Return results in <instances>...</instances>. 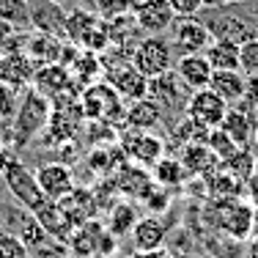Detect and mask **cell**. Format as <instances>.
I'll list each match as a JSON object with an SVG mask.
<instances>
[{"mask_svg":"<svg viewBox=\"0 0 258 258\" xmlns=\"http://www.w3.org/2000/svg\"><path fill=\"white\" fill-rule=\"evenodd\" d=\"M50 113H52L50 99L41 96L33 85L22 91L14 124H11V143H14V151H25L30 146V140L44 132L47 121H50Z\"/></svg>","mask_w":258,"mask_h":258,"instance_id":"cell-1","label":"cell"},{"mask_svg":"<svg viewBox=\"0 0 258 258\" xmlns=\"http://www.w3.org/2000/svg\"><path fill=\"white\" fill-rule=\"evenodd\" d=\"M126 258H173V255L165 247H159V250H132Z\"/></svg>","mask_w":258,"mask_h":258,"instance_id":"cell-36","label":"cell"},{"mask_svg":"<svg viewBox=\"0 0 258 258\" xmlns=\"http://www.w3.org/2000/svg\"><path fill=\"white\" fill-rule=\"evenodd\" d=\"M170 189H165V187H157L154 184V189H151L149 195L143 198V204L146 209H149V214H154V217H159L162 212H168V206H170Z\"/></svg>","mask_w":258,"mask_h":258,"instance_id":"cell-34","label":"cell"},{"mask_svg":"<svg viewBox=\"0 0 258 258\" xmlns=\"http://www.w3.org/2000/svg\"><path fill=\"white\" fill-rule=\"evenodd\" d=\"M204 3V9H212V11H217V9H225V6L231 3V0H201Z\"/></svg>","mask_w":258,"mask_h":258,"instance_id":"cell-39","label":"cell"},{"mask_svg":"<svg viewBox=\"0 0 258 258\" xmlns=\"http://www.w3.org/2000/svg\"><path fill=\"white\" fill-rule=\"evenodd\" d=\"M253 140H255V146H258V124H255V138Z\"/></svg>","mask_w":258,"mask_h":258,"instance_id":"cell-43","label":"cell"},{"mask_svg":"<svg viewBox=\"0 0 258 258\" xmlns=\"http://www.w3.org/2000/svg\"><path fill=\"white\" fill-rule=\"evenodd\" d=\"M132 66L146 77H159L165 72H173L176 52L168 36H143L132 52Z\"/></svg>","mask_w":258,"mask_h":258,"instance_id":"cell-2","label":"cell"},{"mask_svg":"<svg viewBox=\"0 0 258 258\" xmlns=\"http://www.w3.org/2000/svg\"><path fill=\"white\" fill-rule=\"evenodd\" d=\"M173 72L179 75V80L187 85L189 91L209 88L212 75H214L212 63H209V58H206L204 52H201V55H181V58H176Z\"/></svg>","mask_w":258,"mask_h":258,"instance_id":"cell-15","label":"cell"},{"mask_svg":"<svg viewBox=\"0 0 258 258\" xmlns=\"http://www.w3.org/2000/svg\"><path fill=\"white\" fill-rule=\"evenodd\" d=\"M138 209H135L129 201H118L113 209H110V214H107V223H104V228H107L110 233H113L115 239H121V236H129L135 228V223H138Z\"/></svg>","mask_w":258,"mask_h":258,"instance_id":"cell-26","label":"cell"},{"mask_svg":"<svg viewBox=\"0 0 258 258\" xmlns=\"http://www.w3.org/2000/svg\"><path fill=\"white\" fill-rule=\"evenodd\" d=\"M189 94H192V91L181 83L176 72H165V75L149 80V99L159 104L162 115L165 113H173V110H176V113H184Z\"/></svg>","mask_w":258,"mask_h":258,"instance_id":"cell-6","label":"cell"},{"mask_svg":"<svg viewBox=\"0 0 258 258\" xmlns=\"http://www.w3.org/2000/svg\"><path fill=\"white\" fill-rule=\"evenodd\" d=\"M118 143H121L124 157H129L135 165L149 168V170H151V165L165 157V140L157 138V135H151V132H140V129L129 126V132L121 135Z\"/></svg>","mask_w":258,"mask_h":258,"instance_id":"cell-7","label":"cell"},{"mask_svg":"<svg viewBox=\"0 0 258 258\" xmlns=\"http://www.w3.org/2000/svg\"><path fill=\"white\" fill-rule=\"evenodd\" d=\"M209 88H212L214 94L220 96V99H225L228 104L242 102L244 91H247V75H244L242 69L214 72V75H212V83H209Z\"/></svg>","mask_w":258,"mask_h":258,"instance_id":"cell-21","label":"cell"},{"mask_svg":"<svg viewBox=\"0 0 258 258\" xmlns=\"http://www.w3.org/2000/svg\"><path fill=\"white\" fill-rule=\"evenodd\" d=\"M231 104L225 99H220L212 88H201L192 91L187 99V107H184V115L192 118L195 124H201L204 129H217L223 124V118L228 115Z\"/></svg>","mask_w":258,"mask_h":258,"instance_id":"cell-4","label":"cell"},{"mask_svg":"<svg viewBox=\"0 0 258 258\" xmlns=\"http://www.w3.org/2000/svg\"><path fill=\"white\" fill-rule=\"evenodd\" d=\"M102 17L96 14V11H85V9H72L69 14H66L63 20V36L66 41H72V44L83 47V41L88 39L91 33H94L96 28L102 25Z\"/></svg>","mask_w":258,"mask_h":258,"instance_id":"cell-20","label":"cell"},{"mask_svg":"<svg viewBox=\"0 0 258 258\" xmlns=\"http://www.w3.org/2000/svg\"><path fill=\"white\" fill-rule=\"evenodd\" d=\"M30 85H33L41 96H47V99L52 102V99H58L60 94L72 91L77 83L72 80V72L66 69L63 63H47V66H39V69H36V77Z\"/></svg>","mask_w":258,"mask_h":258,"instance_id":"cell-14","label":"cell"},{"mask_svg":"<svg viewBox=\"0 0 258 258\" xmlns=\"http://www.w3.org/2000/svg\"><path fill=\"white\" fill-rule=\"evenodd\" d=\"M17 107H20V91H14V88L0 83V124L3 126L14 124Z\"/></svg>","mask_w":258,"mask_h":258,"instance_id":"cell-30","label":"cell"},{"mask_svg":"<svg viewBox=\"0 0 258 258\" xmlns=\"http://www.w3.org/2000/svg\"><path fill=\"white\" fill-rule=\"evenodd\" d=\"M247 195H250V201L258 198V157H255V168H253V173H250V179H247Z\"/></svg>","mask_w":258,"mask_h":258,"instance_id":"cell-38","label":"cell"},{"mask_svg":"<svg viewBox=\"0 0 258 258\" xmlns=\"http://www.w3.org/2000/svg\"><path fill=\"white\" fill-rule=\"evenodd\" d=\"M115 192L124 195V198H135V201H143L146 195L154 189V179H151V170L149 168H140V165H121L115 170Z\"/></svg>","mask_w":258,"mask_h":258,"instance_id":"cell-13","label":"cell"},{"mask_svg":"<svg viewBox=\"0 0 258 258\" xmlns=\"http://www.w3.org/2000/svg\"><path fill=\"white\" fill-rule=\"evenodd\" d=\"M33 173H36V181H39L41 192L50 201H55V204L77 187L75 170H72L69 162H44L39 168H33Z\"/></svg>","mask_w":258,"mask_h":258,"instance_id":"cell-9","label":"cell"},{"mask_svg":"<svg viewBox=\"0 0 258 258\" xmlns=\"http://www.w3.org/2000/svg\"><path fill=\"white\" fill-rule=\"evenodd\" d=\"M47 3H55V6H60V3H63V0H47Z\"/></svg>","mask_w":258,"mask_h":258,"instance_id":"cell-42","label":"cell"},{"mask_svg":"<svg viewBox=\"0 0 258 258\" xmlns=\"http://www.w3.org/2000/svg\"><path fill=\"white\" fill-rule=\"evenodd\" d=\"M129 239H132V250H159L165 247V239H168V225L154 214H149L135 223Z\"/></svg>","mask_w":258,"mask_h":258,"instance_id":"cell-16","label":"cell"},{"mask_svg":"<svg viewBox=\"0 0 258 258\" xmlns=\"http://www.w3.org/2000/svg\"><path fill=\"white\" fill-rule=\"evenodd\" d=\"M0 258H30V250L17 233L0 231Z\"/></svg>","mask_w":258,"mask_h":258,"instance_id":"cell-31","label":"cell"},{"mask_svg":"<svg viewBox=\"0 0 258 258\" xmlns=\"http://www.w3.org/2000/svg\"><path fill=\"white\" fill-rule=\"evenodd\" d=\"M247 258H258V236H253V242H250V250H247Z\"/></svg>","mask_w":258,"mask_h":258,"instance_id":"cell-40","label":"cell"},{"mask_svg":"<svg viewBox=\"0 0 258 258\" xmlns=\"http://www.w3.org/2000/svg\"><path fill=\"white\" fill-rule=\"evenodd\" d=\"M255 209L253 204L233 198V201H220L217 206V225L225 231L231 239H250L255 231Z\"/></svg>","mask_w":258,"mask_h":258,"instance_id":"cell-5","label":"cell"},{"mask_svg":"<svg viewBox=\"0 0 258 258\" xmlns=\"http://www.w3.org/2000/svg\"><path fill=\"white\" fill-rule=\"evenodd\" d=\"M162 118L165 115H162V110H159V104L146 96V99H138V102L126 104L124 124L132 126V129H140V132H151L154 126L162 124Z\"/></svg>","mask_w":258,"mask_h":258,"instance_id":"cell-22","label":"cell"},{"mask_svg":"<svg viewBox=\"0 0 258 258\" xmlns=\"http://www.w3.org/2000/svg\"><path fill=\"white\" fill-rule=\"evenodd\" d=\"M220 168L228 170L233 179H239L242 184H247L250 173H253V168H255V157L250 154V149H239L233 157H228L225 162H220Z\"/></svg>","mask_w":258,"mask_h":258,"instance_id":"cell-27","label":"cell"},{"mask_svg":"<svg viewBox=\"0 0 258 258\" xmlns=\"http://www.w3.org/2000/svg\"><path fill=\"white\" fill-rule=\"evenodd\" d=\"M58 209H60V214H63V220L72 225V231H75L77 225H83V223H88V220L96 217L99 201H96V195L91 192V189L75 187L69 195H63V198L58 201Z\"/></svg>","mask_w":258,"mask_h":258,"instance_id":"cell-10","label":"cell"},{"mask_svg":"<svg viewBox=\"0 0 258 258\" xmlns=\"http://www.w3.org/2000/svg\"><path fill=\"white\" fill-rule=\"evenodd\" d=\"M0 20L14 28L30 25V3L28 0H0Z\"/></svg>","mask_w":258,"mask_h":258,"instance_id":"cell-28","label":"cell"},{"mask_svg":"<svg viewBox=\"0 0 258 258\" xmlns=\"http://www.w3.org/2000/svg\"><path fill=\"white\" fill-rule=\"evenodd\" d=\"M129 14L135 17L143 36H165L176 25V14L168 0H132Z\"/></svg>","mask_w":258,"mask_h":258,"instance_id":"cell-3","label":"cell"},{"mask_svg":"<svg viewBox=\"0 0 258 258\" xmlns=\"http://www.w3.org/2000/svg\"><path fill=\"white\" fill-rule=\"evenodd\" d=\"M0 231H3V217H0Z\"/></svg>","mask_w":258,"mask_h":258,"instance_id":"cell-45","label":"cell"},{"mask_svg":"<svg viewBox=\"0 0 258 258\" xmlns=\"http://www.w3.org/2000/svg\"><path fill=\"white\" fill-rule=\"evenodd\" d=\"M107 83L113 85V91L124 99V104H132V102L149 96V77L140 75L132 63H124V66H118V69H113L107 77Z\"/></svg>","mask_w":258,"mask_h":258,"instance_id":"cell-12","label":"cell"},{"mask_svg":"<svg viewBox=\"0 0 258 258\" xmlns=\"http://www.w3.org/2000/svg\"><path fill=\"white\" fill-rule=\"evenodd\" d=\"M30 258H41V255H30Z\"/></svg>","mask_w":258,"mask_h":258,"instance_id":"cell-46","label":"cell"},{"mask_svg":"<svg viewBox=\"0 0 258 258\" xmlns=\"http://www.w3.org/2000/svg\"><path fill=\"white\" fill-rule=\"evenodd\" d=\"M250 204H253V209H255V212H258V198H253V201H250Z\"/></svg>","mask_w":258,"mask_h":258,"instance_id":"cell-41","label":"cell"},{"mask_svg":"<svg viewBox=\"0 0 258 258\" xmlns=\"http://www.w3.org/2000/svg\"><path fill=\"white\" fill-rule=\"evenodd\" d=\"M220 129H225V135L236 146H242V149H250V143L255 138V121L247 113H242V110H228V115L223 118Z\"/></svg>","mask_w":258,"mask_h":258,"instance_id":"cell-24","label":"cell"},{"mask_svg":"<svg viewBox=\"0 0 258 258\" xmlns=\"http://www.w3.org/2000/svg\"><path fill=\"white\" fill-rule=\"evenodd\" d=\"M14 157H17V154H14V149H9V143H6L3 138H0V173H3L6 165H9Z\"/></svg>","mask_w":258,"mask_h":258,"instance_id":"cell-37","label":"cell"},{"mask_svg":"<svg viewBox=\"0 0 258 258\" xmlns=\"http://www.w3.org/2000/svg\"><path fill=\"white\" fill-rule=\"evenodd\" d=\"M179 159H181L184 170L189 173V179H192V176L206 179V176L214 173V170H217V165H220V159L214 157V151L209 149L206 143H187V146H181Z\"/></svg>","mask_w":258,"mask_h":258,"instance_id":"cell-17","label":"cell"},{"mask_svg":"<svg viewBox=\"0 0 258 258\" xmlns=\"http://www.w3.org/2000/svg\"><path fill=\"white\" fill-rule=\"evenodd\" d=\"M151 179H154L157 187L176 189V187H181V184L189 179V173L184 170L179 157H162L159 162L151 165Z\"/></svg>","mask_w":258,"mask_h":258,"instance_id":"cell-25","label":"cell"},{"mask_svg":"<svg viewBox=\"0 0 258 258\" xmlns=\"http://www.w3.org/2000/svg\"><path fill=\"white\" fill-rule=\"evenodd\" d=\"M170 3V9H173V14L176 17H198V11L204 9V3L201 0H168Z\"/></svg>","mask_w":258,"mask_h":258,"instance_id":"cell-35","label":"cell"},{"mask_svg":"<svg viewBox=\"0 0 258 258\" xmlns=\"http://www.w3.org/2000/svg\"><path fill=\"white\" fill-rule=\"evenodd\" d=\"M206 146L214 151V157H217L220 162H225L228 157H233L239 149H242V146L233 143L228 135H225V129H220V126H217V129H209V135H206Z\"/></svg>","mask_w":258,"mask_h":258,"instance_id":"cell-29","label":"cell"},{"mask_svg":"<svg viewBox=\"0 0 258 258\" xmlns=\"http://www.w3.org/2000/svg\"><path fill=\"white\" fill-rule=\"evenodd\" d=\"M239 52H242V72L244 75H258V36L242 41Z\"/></svg>","mask_w":258,"mask_h":258,"instance_id":"cell-33","label":"cell"},{"mask_svg":"<svg viewBox=\"0 0 258 258\" xmlns=\"http://www.w3.org/2000/svg\"><path fill=\"white\" fill-rule=\"evenodd\" d=\"M231 3H250V0H231Z\"/></svg>","mask_w":258,"mask_h":258,"instance_id":"cell-44","label":"cell"},{"mask_svg":"<svg viewBox=\"0 0 258 258\" xmlns=\"http://www.w3.org/2000/svg\"><path fill=\"white\" fill-rule=\"evenodd\" d=\"M96 6V14L102 17L104 22L115 20V17H124L132 9V0H94Z\"/></svg>","mask_w":258,"mask_h":258,"instance_id":"cell-32","label":"cell"},{"mask_svg":"<svg viewBox=\"0 0 258 258\" xmlns=\"http://www.w3.org/2000/svg\"><path fill=\"white\" fill-rule=\"evenodd\" d=\"M212 41H214V33L209 30L206 22L195 20V17L179 20L173 25V39H170V44H173L176 58H181V55H201V52H206Z\"/></svg>","mask_w":258,"mask_h":258,"instance_id":"cell-8","label":"cell"},{"mask_svg":"<svg viewBox=\"0 0 258 258\" xmlns=\"http://www.w3.org/2000/svg\"><path fill=\"white\" fill-rule=\"evenodd\" d=\"M36 60L28 52H11V55H0V83L9 85L14 91H25L30 88L36 77Z\"/></svg>","mask_w":258,"mask_h":258,"instance_id":"cell-11","label":"cell"},{"mask_svg":"<svg viewBox=\"0 0 258 258\" xmlns=\"http://www.w3.org/2000/svg\"><path fill=\"white\" fill-rule=\"evenodd\" d=\"M66 39L52 33H30L25 52L36 60V66H47V63H60V55H63Z\"/></svg>","mask_w":258,"mask_h":258,"instance_id":"cell-19","label":"cell"},{"mask_svg":"<svg viewBox=\"0 0 258 258\" xmlns=\"http://www.w3.org/2000/svg\"><path fill=\"white\" fill-rule=\"evenodd\" d=\"M102 233H104V225L96 223V220H88V223L77 225V228L69 233L66 244H69V250L77 258H94V255H99Z\"/></svg>","mask_w":258,"mask_h":258,"instance_id":"cell-18","label":"cell"},{"mask_svg":"<svg viewBox=\"0 0 258 258\" xmlns=\"http://www.w3.org/2000/svg\"><path fill=\"white\" fill-rule=\"evenodd\" d=\"M204 55L209 58V63H212V69H214V72L242 69V52H239V41H231V39H214Z\"/></svg>","mask_w":258,"mask_h":258,"instance_id":"cell-23","label":"cell"}]
</instances>
